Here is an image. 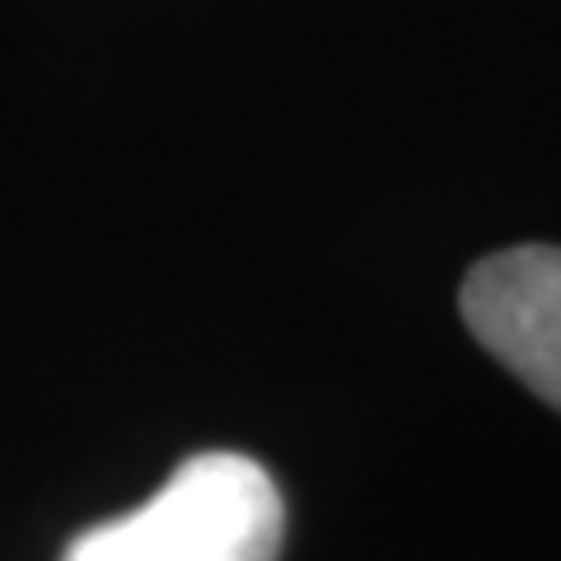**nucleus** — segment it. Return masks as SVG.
Returning <instances> with one entry per match:
<instances>
[{"instance_id":"2","label":"nucleus","mask_w":561,"mask_h":561,"mask_svg":"<svg viewBox=\"0 0 561 561\" xmlns=\"http://www.w3.org/2000/svg\"><path fill=\"white\" fill-rule=\"evenodd\" d=\"M459 305L472 337L561 412V249L524 243L478 262Z\"/></svg>"},{"instance_id":"1","label":"nucleus","mask_w":561,"mask_h":561,"mask_svg":"<svg viewBox=\"0 0 561 561\" xmlns=\"http://www.w3.org/2000/svg\"><path fill=\"white\" fill-rule=\"evenodd\" d=\"M286 505L272 472L249 454L206 449L131 515L103 519L61 561H276Z\"/></svg>"}]
</instances>
